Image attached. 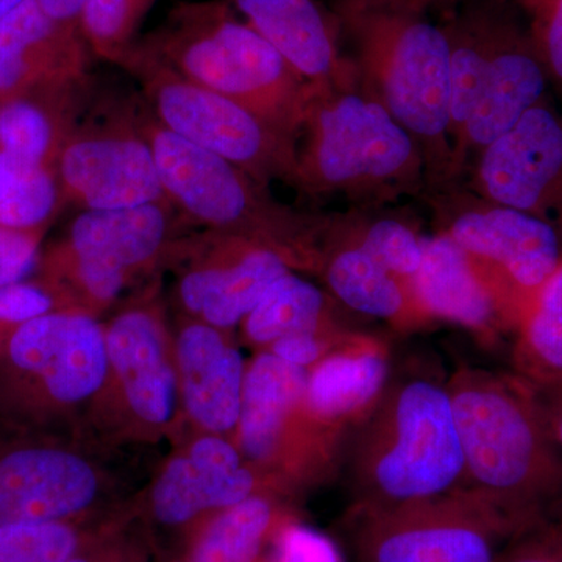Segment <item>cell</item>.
I'll use <instances>...</instances> for the list:
<instances>
[{
	"label": "cell",
	"mask_w": 562,
	"mask_h": 562,
	"mask_svg": "<svg viewBox=\"0 0 562 562\" xmlns=\"http://www.w3.org/2000/svg\"><path fill=\"white\" fill-rule=\"evenodd\" d=\"M305 386V369L269 350L247 364L236 441L273 490L321 480L342 449L306 414Z\"/></svg>",
	"instance_id": "10"
},
{
	"label": "cell",
	"mask_w": 562,
	"mask_h": 562,
	"mask_svg": "<svg viewBox=\"0 0 562 562\" xmlns=\"http://www.w3.org/2000/svg\"><path fill=\"white\" fill-rule=\"evenodd\" d=\"M447 233L501 286L520 324L562 262L560 233L552 222L509 206L492 203L464 211Z\"/></svg>",
	"instance_id": "14"
},
{
	"label": "cell",
	"mask_w": 562,
	"mask_h": 562,
	"mask_svg": "<svg viewBox=\"0 0 562 562\" xmlns=\"http://www.w3.org/2000/svg\"><path fill=\"white\" fill-rule=\"evenodd\" d=\"M417 0H339L338 22L358 68L382 103L417 143L436 147L450 131V47L446 27Z\"/></svg>",
	"instance_id": "4"
},
{
	"label": "cell",
	"mask_w": 562,
	"mask_h": 562,
	"mask_svg": "<svg viewBox=\"0 0 562 562\" xmlns=\"http://www.w3.org/2000/svg\"><path fill=\"white\" fill-rule=\"evenodd\" d=\"M88 0H36L40 9L60 24L80 29L81 14Z\"/></svg>",
	"instance_id": "40"
},
{
	"label": "cell",
	"mask_w": 562,
	"mask_h": 562,
	"mask_svg": "<svg viewBox=\"0 0 562 562\" xmlns=\"http://www.w3.org/2000/svg\"><path fill=\"white\" fill-rule=\"evenodd\" d=\"M157 0H88L80 32L95 57L120 63Z\"/></svg>",
	"instance_id": "31"
},
{
	"label": "cell",
	"mask_w": 562,
	"mask_h": 562,
	"mask_svg": "<svg viewBox=\"0 0 562 562\" xmlns=\"http://www.w3.org/2000/svg\"><path fill=\"white\" fill-rule=\"evenodd\" d=\"M25 2L27 0H0V24L20 9L21 5H24Z\"/></svg>",
	"instance_id": "41"
},
{
	"label": "cell",
	"mask_w": 562,
	"mask_h": 562,
	"mask_svg": "<svg viewBox=\"0 0 562 562\" xmlns=\"http://www.w3.org/2000/svg\"><path fill=\"white\" fill-rule=\"evenodd\" d=\"M547 83L549 77L530 32L497 10L494 49L482 101L458 136L460 146L482 151L501 138L542 101Z\"/></svg>",
	"instance_id": "22"
},
{
	"label": "cell",
	"mask_w": 562,
	"mask_h": 562,
	"mask_svg": "<svg viewBox=\"0 0 562 562\" xmlns=\"http://www.w3.org/2000/svg\"><path fill=\"white\" fill-rule=\"evenodd\" d=\"M139 81L158 124L195 146L220 155L258 183H295L297 144L239 103L184 79L133 43L120 63Z\"/></svg>",
	"instance_id": "6"
},
{
	"label": "cell",
	"mask_w": 562,
	"mask_h": 562,
	"mask_svg": "<svg viewBox=\"0 0 562 562\" xmlns=\"http://www.w3.org/2000/svg\"><path fill=\"white\" fill-rule=\"evenodd\" d=\"M532 391L541 406L550 436L562 452V382L552 386L532 387Z\"/></svg>",
	"instance_id": "39"
},
{
	"label": "cell",
	"mask_w": 562,
	"mask_h": 562,
	"mask_svg": "<svg viewBox=\"0 0 562 562\" xmlns=\"http://www.w3.org/2000/svg\"><path fill=\"white\" fill-rule=\"evenodd\" d=\"M63 202L54 168L0 150V227L46 232Z\"/></svg>",
	"instance_id": "30"
},
{
	"label": "cell",
	"mask_w": 562,
	"mask_h": 562,
	"mask_svg": "<svg viewBox=\"0 0 562 562\" xmlns=\"http://www.w3.org/2000/svg\"><path fill=\"white\" fill-rule=\"evenodd\" d=\"M3 357L9 386L44 408L80 405L109 380L105 328L80 310H55L25 322L11 333Z\"/></svg>",
	"instance_id": "11"
},
{
	"label": "cell",
	"mask_w": 562,
	"mask_h": 562,
	"mask_svg": "<svg viewBox=\"0 0 562 562\" xmlns=\"http://www.w3.org/2000/svg\"><path fill=\"white\" fill-rule=\"evenodd\" d=\"M10 335L2 327H0V349L5 347L7 341H9Z\"/></svg>",
	"instance_id": "43"
},
{
	"label": "cell",
	"mask_w": 562,
	"mask_h": 562,
	"mask_svg": "<svg viewBox=\"0 0 562 562\" xmlns=\"http://www.w3.org/2000/svg\"><path fill=\"white\" fill-rule=\"evenodd\" d=\"M271 562H341V557L327 536L288 520L276 536Z\"/></svg>",
	"instance_id": "36"
},
{
	"label": "cell",
	"mask_w": 562,
	"mask_h": 562,
	"mask_svg": "<svg viewBox=\"0 0 562 562\" xmlns=\"http://www.w3.org/2000/svg\"><path fill=\"white\" fill-rule=\"evenodd\" d=\"M479 184L494 205L562 220V116L536 103L480 151Z\"/></svg>",
	"instance_id": "15"
},
{
	"label": "cell",
	"mask_w": 562,
	"mask_h": 562,
	"mask_svg": "<svg viewBox=\"0 0 562 562\" xmlns=\"http://www.w3.org/2000/svg\"><path fill=\"white\" fill-rule=\"evenodd\" d=\"M173 206L149 203L124 210H87L43 265L47 284L68 310L90 313L120 299L138 273L172 243Z\"/></svg>",
	"instance_id": "7"
},
{
	"label": "cell",
	"mask_w": 562,
	"mask_h": 562,
	"mask_svg": "<svg viewBox=\"0 0 562 562\" xmlns=\"http://www.w3.org/2000/svg\"><path fill=\"white\" fill-rule=\"evenodd\" d=\"M105 328L109 379L139 425H171L179 402L176 344L160 310L135 305L116 314ZM109 382V380H106Z\"/></svg>",
	"instance_id": "16"
},
{
	"label": "cell",
	"mask_w": 562,
	"mask_h": 562,
	"mask_svg": "<svg viewBox=\"0 0 562 562\" xmlns=\"http://www.w3.org/2000/svg\"><path fill=\"white\" fill-rule=\"evenodd\" d=\"M184 79L257 114L292 140L316 90L284 61L231 3L181 2L157 31L135 41Z\"/></svg>",
	"instance_id": "3"
},
{
	"label": "cell",
	"mask_w": 562,
	"mask_h": 562,
	"mask_svg": "<svg viewBox=\"0 0 562 562\" xmlns=\"http://www.w3.org/2000/svg\"><path fill=\"white\" fill-rule=\"evenodd\" d=\"M353 512L394 508L464 490L460 431L447 384L392 376L382 401L350 436Z\"/></svg>",
	"instance_id": "2"
},
{
	"label": "cell",
	"mask_w": 562,
	"mask_h": 562,
	"mask_svg": "<svg viewBox=\"0 0 562 562\" xmlns=\"http://www.w3.org/2000/svg\"><path fill=\"white\" fill-rule=\"evenodd\" d=\"M464 454V490L520 535L562 519V452L530 384L461 366L447 383Z\"/></svg>",
	"instance_id": "1"
},
{
	"label": "cell",
	"mask_w": 562,
	"mask_h": 562,
	"mask_svg": "<svg viewBox=\"0 0 562 562\" xmlns=\"http://www.w3.org/2000/svg\"><path fill=\"white\" fill-rule=\"evenodd\" d=\"M68 562H91L90 560H87L85 557H80V554H76V557L70 558Z\"/></svg>",
	"instance_id": "45"
},
{
	"label": "cell",
	"mask_w": 562,
	"mask_h": 562,
	"mask_svg": "<svg viewBox=\"0 0 562 562\" xmlns=\"http://www.w3.org/2000/svg\"><path fill=\"white\" fill-rule=\"evenodd\" d=\"M513 364L532 387L562 382V262L516 333Z\"/></svg>",
	"instance_id": "29"
},
{
	"label": "cell",
	"mask_w": 562,
	"mask_h": 562,
	"mask_svg": "<svg viewBox=\"0 0 562 562\" xmlns=\"http://www.w3.org/2000/svg\"><path fill=\"white\" fill-rule=\"evenodd\" d=\"M241 325L247 341L260 349L286 336L342 330L333 321L324 292L292 272L266 291Z\"/></svg>",
	"instance_id": "28"
},
{
	"label": "cell",
	"mask_w": 562,
	"mask_h": 562,
	"mask_svg": "<svg viewBox=\"0 0 562 562\" xmlns=\"http://www.w3.org/2000/svg\"><path fill=\"white\" fill-rule=\"evenodd\" d=\"M520 2H522L524 5L527 7L528 10H531L532 7H535L536 3L539 2V0H520Z\"/></svg>",
	"instance_id": "44"
},
{
	"label": "cell",
	"mask_w": 562,
	"mask_h": 562,
	"mask_svg": "<svg viewBox=\"0 0 562 562\" xmlns=\"http://www.w3.org/2000/svg\"><path fill=\"white\" fill-rule=\"evenodd\" d=\"M176 364L184 412L210 435L236 430L246 362L224 330L195 319L176 338Z\"/></svg>",
	"instance_id": "21"
},
{
	"label": "cell",
	"mask_w": 562,
	"mask_h": 562,
	"mask_svg": "<svg viewBox=\"0 0 562 562\" xmlns=\"http://www.w3.org/2000/svg\"><path fill=\"white\" fill-rule=\"evenodd\" d=\"M271 491L238 446L209 432L165 465L151 487L150 509L157 522L181 527Z\"/></svg>",
	"instance_id": "17"
},
{
	"label": "cell",
	"mask_w": 562,
	"mask_h": 562,
	"mask_svg": "<svg viewBox=\"0 0 562 562\" xmlns=\"http://www.w3.org/2000/svg\"><path fill=\"white\" fill-rule=\"evenodd\" d=\"M357 562H498L519 531L475 492L353 512Z\"/></svg>",
	"instance_id": "9"
},
{
	"label": "cell",
	"mask_w": 562,
	"mask_h": 562,
	"mask_svg": "<svg viewBox=\"0 0 562 562\" xmlns=\"http://www.w3.org/2000/svg\"><path fill=\"white\" fill-rule=\"evenodd\" d=\"M560 520H561V522H562V519H560Z\"/></svg>",
	"instance_id": "46"
},
{
	"label": "cell",
	"mask_w": 562,
	"mask_h": 562,
	"mask_svg": "<svg viewBox=\"0 0 562 562\" xmlns=\"http://www.w3.org/2000/svg\"><path fill=\"white\" fill-rule=\"evenodd\" d=\"M138 121L173 209L211 232L261 236L316 258L299 238V217L272 202L249 173L162 127L150 113Z\"/></svg>",
	"instance_id": "8"
},
{
	"label": "cell",
	"mask_w": 562,
	"mask_h": 562,
	"mask_svg": "<svg viewBox=\"0 0 562 562\" xmlns=\"http://www.w3.org/2000/svg\"><path fill=\"white\" fill-rule=\"evenodd\" d=\"M498 562H562V522L525 532L503 550Z\"/></svg>",
	"instance_id": "38"
},
{
	"label": "cell",
	"mask_w": 562,
	"mask_h": 562,
	"mask_svg": "<svg viewBox=\"0 0 562 562\" xmlns=\"http://www.w3.org/2000/svg\"><path fill=\"white\" fill-rule=\"evenodd\" d=\"M392 379L390 349L373 336L349 333L336 349L306 371L310 419L342 446L368 419Z\"/></svg>",
	"instance_id": "20"
},
{
	"label": "cell",
	"mask_w": 562,
	"mask_h": 562,
	"mask_svg": "<svg viewBox=\"0 0 562 562\" xmlns=\"http://www.w3.org/2000/svg\"><path fill=\"white\" fill-rule=\"evenodd\" d=\"M417 2L422 3V5H424L425 9H427V7L430 5H450V3H453L454 0H417Z\"/></svg>",
	"instance_id": "42"
},
{
	"label": "cell",
	"mask_w": 562,
	"mask_h": 562,
	"mask_svg": "<svg viewBox=\"0 0 562 562\" xmlns=\"http://www.w3.org/2000/svg\"><path fill=\"white\" fill-rule=\"evenodd\" d=\"M44 233L0 227V288L27 280L38 268Z\"/></svg>",
	"instance_id": "35"
},
{
	"label": "cell",
	"mask_w": 562,
	"mask_h": 562,
	"mask_svg": "<svg viewBox=\"0 0 562 562\" xmlns=\"http://www.w3.org/2000/svg\"><path fill=\"white\" fill-rule=\"evenodd\" d=\"M530 35L549 81L562 92V0H539L530 10Z\"/></svg>",
	"instance_id": "34"
},
{
	"label": "cell",
	"mask_w": 562,
	"mask_h": 562,
	"mask_svg": "<svg viewBox=\"0 0 562 562\" xmlns=\"http://www.w3.org/2000/svg\"><path fill=\"white\" fill-rule=\"evenodd\" d=\"M349 333L339 330L286 336V338L277 339L265 350L271 351L288 364L297 366V368L308 371L316 362H319L322 358L327 357L333 349H336Z\"/></svg>",
	"instance_id": "37"
},
{
	"label": "cell",
	"mask_w": 562,
	"mask_h": 562,
	"mask_svg": "<svg viewBox=\"0 0 562 562\" xmlns=\"http://www.w3.org/2000/svg\"><path fill=\"white\" fill-rule=\"evenodd\" d=\"M324 265L328 288L347 308L390 322L398 330L430 324L412 291L355 244L344 243Z\"/></svg>",
	"instance_id": "26"
},
{
	"label": "cell",
	"mask_w": 562,
	"mask_h": 562,
	"mask_svg": "<svg viewBox=\"0 0 562 562\" xmlns=\"http://www.w3.org/2000/svg\"><path fill=\"white\" fill-rule=\"evenodd\" d=\"M80 538L68 522L0 527V562H68Z\"/></svg>",
	"instance_id": "33"
},
{
	"label": "cell",
	"mask_w": 562,
	"mask_h": 562,
	"mask_svg": "<svg viewBox=\"0 0 562 562\" xmlns=\"http://www.w3.org/2000/svg\"><path fill=\"white\" fill-rule=\"evenodd\" d=\"M65 202L87 210H124L168 202L138 113L124 109L79 122L57 166Z\"/></svg>",
	"instance_id": "12"
},
{
	"label": "cell",
	"mask_w": 562,
	"mask_h": 562,
	"mask_svg": "<svg viewBox=\"0 0 562 562\" xmlns=\"http://www.w3.org/2000/svg\"><path fill=\"white\" fill-rule=\"evenodd\" d=\"M98 472L80 454L22 446L0 454V527L68 522L99 494Z\"/></svg>",
	"instance_id": "19"
},
{
	"label": "cell",
	"mask_w": 562,
	"mask_h": 562,
	"mask_svg": "<svg viewBox=\"0 0 562 562\" xmlns=\"http://www.w3.org/2000/svg\"><path fill=\"white\" fill-rule=\"evenodd\" d=\"M244 21L279 52L317 92L349 80V61L338 47L339 22L316 0H232Z\"/></svg>",
	"instance_id": "23"
},
{
	"label": "cell",
	"mask_w": 562,
	"mask_h": 562,
	"mask_svg": "<svg viewBox=\"0 0 562 562\" xmlns=\"http://www.w3.org/2000/svg\"><path fill=\"white\" fill-rule=\"evenodd\" d=\"M91 55L79 27L50 20L27 0L0 24V95L87 79Z\"/></svg>",
	"instance_id": "24"
},
{
	"label": "cell",
	"mask_w": 562,
	"mask_h": 562,
	"mask_svg": "<svg viewBox=\"0 0 562 562\" xmlns=\"http://www.w3.org/2000/svg\"><path fill=\"white\" fill-rule=\"evenodd\" d=\"M288 522L272 492L251 495L213 514L187 562H261L266 543Z\"/></svg>",
	"instance_id": "27"
},
{
	"label": "cell",
	"mask_w": 562,
	"mask_h": 562,
	"mask_svg": "<svg viewBox=\"0 0 562 562\" xmlns=\"http://www.w3.org/2000/svg\"><path fill=\"white\" fill-rule=\"evenodd\" d=\"M412 291L428 321L461 325L486 342L519 330V316L505 292L449 233L424 239V260Z\"/></svg>",
	"instance_id": "18"
},
{
	"label": "cell",
	"mask_w": 562,
	"mask_h": 562,
	"mask_svg": "<svg viewBox=\"0 0 562 562\" xmlns=\"http://www.w3.org/2000/svg\"><path fill=\"white\" fill-rule=\"evenodd\" d=\"M301 133L295 184L308 191L376 198L419 180L417 140L375 99L316 92Z\"/></svg>",
	"instance_id": "5"
},
{
	"label": "cell",
	"mask_w": 562,
	"mask_h": 562,
	"mask_svg": "<svg viewBox=\"0 0 562 562\" xmlns=\"http://www.w3.org/2000/svg\"><path fill=\"white\" fill-rule=\"evenodd\" d=\"M90 77L0 95V150L54 168L87 105Z\"/></svg>",
	"instance_id": "25"
},
{
	"label": "cell",
	"mask_w": 562,
	"mask_h": 562,
	"mask_svg": "<svg viewBox=\"0 0 562 562\" xmlns=\"http://www.w3.org/2000/svg\"><path fill=\"white\" fill-rule=\"evenodd\" d=\"M192 249L198 255L181 276L179 301L192 317L224 331L241 324L294 266L316 262L290 246L244 233L209 231Z\"/></svg>",
	"instance_id": "13"
},
{
	"label": "cell",
	"mask_w": 562,
	"mask_h": 562,
	"mask_svg": "<svg viewBox=\"0 0 562 562\" xmlns=\"http://www.w3.org/2000/svg\"><path fill=\"white\" fill-rule=\"evenodd\" d=\"M424 239L403 222L386 217L372 222L358 233L357 238H350L347 243L371 255L373 260L379 261L412 291L414 277L424 260Z\"/></svg>",
	"instance_id": "32"
}]
</instances>
